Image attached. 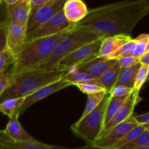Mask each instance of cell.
<instances>
[{"mask_svg": "<svg viewBox=\"0 0 149 149\" xmlns=\"http://www.w3.org/2000/svg\"><path fill=\"white\" fill-rule=\"evenodd\" d=\"M15 63V58L12 52L5 47L0 52V77L9 71V68L13 66Z\"/></svg>", "mask_w": 149, "mask_h": 149, "instance_id": "obj_27", "label": "cell"}, {"mask_svg": "<svg viewBox=\"0 0 149 149\" xmlns=\"http://www.w3.org/2000/svg\"><path fill=\"white\" fill-rule=\"evenodd\" d=\"M134 119L135 122L138 123V125H149V113L146 112L145 113H141V114L133 115Z\"/></svg>", "mask_w": 149, "mask_h": 149, "instance_id": "obj_37", "label": "cell"}, {"mask_svg": "<svg viewBox=\"0 0 149 149\" xmlns=\"http://www.w3.org/2000/svg\"><path fill=\"white\" fill-rule=\"evenodd\" d=\"M134 49H135V40L132 39L130 41L127 42L125 45L121 48H119L113 55L110 58V59L117 60L119 58H124L127 56H132L133 55Z\"/></svg>", "mask_w": 149, "mask_h": 149, "instance_id": "obj_30", "label": "cell"}, {"mask_svg": "<svg viewBox=\"0 0 149 149\" xmlns=\"http://www.w3.org/2000/svg\"><path fill=\"white\" fill-rule=\"evenodd\" d=\"M121 68L116 61L113 66L109 68L106 72L103 73L99 78L97 79V84L109 93L115 86Z\"/></svg>", "mask_w": 149, "mask_h": 149, "instance_id": "obj_19", "label": "cell"}, {"mask_svg": "<svg viewBox=\"0 0 149 149\" xmlns=\"http://www.w3.org/2000/svg\"><path fill=\"white\" fill-rule=\"evenodd\" d=\"M108 92L106 91H102L100 92V93H95V94L88 95H87V101L85 106V109H84L82 115H81V116L79 119H82L84 116H87V114H89L90 112L95 110L99 106V104L101 103L105 95Z\"/></svg>", "mask_w": 149, "mask_h": 149, "instance_id": "obj_25", "label": "cell"}, {"mask_svg": "<svg viewBox=\"0 0 149 149\" xmlns=\"http://www.w3.org/2000/svg\"><path fill=\"white\" fill-rule=\"evenodd\" d=\"M74 26L52 36L25 42L21 50L15 58V63L12 66L15 75L19 77L46 60Z\"/></svg>", "mask_w": 149, "mask_h": 149, "instance_id": "obj_2", "label": "cell"}, {"mask_svg": "<svg viewBox=\"0 0 149 149\" xmlns=\"http://www.w3.org/2000/svg\"><path fill=\"white\" fill-rule=\"evenodd\" d=\"M16 79L17 77L15 75L12 67L6 74L0 77V95L15 82Z\"/></svg>", "mask_w": 149, "mask_h": 149, "instance_id": "obj_31", "label": "cell"}, {"mask_svg": "<svg viewBox=\"0 0 149 149\" xmlns=\"http://www.w3.org/2000/svg\"><path fill=\"white\" fill-rule=\"evenodd\" d=\"M133 92V88L124 85H116L109 92L111 97H121L128 95Z\"/></svg>", "mask_w": 149, "mask_h": 149, "instance_id": "obj_33", "label": "cell"}, {"mask_svg": "<svg viewBox=\"0 0 149 149\" xmlns=\"http://www.w3.org/2000/svg\"><path fill=\"white\" fill-rule=\"evenodd\" d=\"M137 126H138V123L134 119L133 115H132L126 120L115 125L110 130L101 135L93 145L103 149H109Z\"/></svg>", "mask_w": 149, "mask_h": 149, "instance_id": "obj_9", "label": "cell"}, {"mask_svg": "<svg viewBox=\"0 0 149 149\" xmlns=\"http://www.w3.org/2000/svg\"><path fill=\"white\" fill-rule=\"evenodd\" d=\"M146 146H149V130H146L138 138L118 149H135Z\"/></svg>", "mask_w": 149, "mask_h": 149, "instance_id": "obj_29", "label": "cell"}, {"mask_svg": "<svg viewBox=\"0 0 149 149\" xmlns=\"http://www.w3.org/2000/svg\"><path fill=\"white\" fill-rule=\"evenodd\" d=\"M71 86H72L71 83L63 78L58 81L47 84V85L41 87L39 90H36L34 93L25 97L23 104L19 108L17 113L19 115L22 114L23 113H24L25 111L27 110L32 105L49 97V95L60 91V90H62L63 89L67 88V87H71Z\"/></svg>", "mask_w": 149, "mask_h": 149, "instance_id": "obj_10", "label": "cell"}, {"mask_svg": "<svg viewBox=\"0 0 149 149\" xmlns=\"http://www.w3.org/2000/svg\"><path fill=\"white\" fill-rule=\"evenodd\" d=\"M111 95H105L101 103L95 110L82 119H79L71 127L73 133L85 141L87 144L93 145L100 138L105 127V113Z\"/></svg>", "mask_w": 149, "mask_h": 149, "instance_id": "obj_5", "label": "cell"}, {"mask_svg": "<svg viewBox=\"0 0 149 149\" xmlns=\"http://www.w3.org/2000/svg\"><path fill=\"white\" fill-rule=\"evenodd\" d=\"M147 130H149V125H138V126L135 127V128L130 131L127 134L125 135L122 138H121L118 142H116L114 145L112 146L109 149H118L120 147L123 146L125 144L128 143L129 142L132 141V140L138 138L139 135L143 132H145Z\"/></svg>", "mask_w": 149, "mask_h": 149, "instance_id": "obj_23", "label": "cell"}, {"mask_svg": "<svg viewBox=\"0 0 149 149\" xmlns=\"http://www.w3.org/2000/svg\"><path fill=\"white\" fill-rule=\"evenodd\" d=\"M7 21L0 22V52L6 47V37H7Z\"/></svg>", "mask_w": 149, "mask_h": 149, "instance_id": "obj_35", "label": "cell"}, {"mask_svg": "<svg viewBox=\"0 0 149 149\" xmlns=\"http://www.w3.org/2000/svg\"><path fill=\"white\" fill-rule=\"evenodd\" d=\"M65 80L71 83L72 85L77 84H84V83H89V82H95L97 83V79H95L92 76L86 74V73L77 72L74 74H68L63 77Z\"/></svg>", "mask_w": 149, "mask_h": 149, "instance_id": "obj_26", "label": "cell"}, {"mask_svg": "<svg viewBox=\"0 0 149 149\" xmlns=\"http://www.w3.org/2000/svg\"><path fill=\"white\" fill-rule=\"evenodd\" d=\"M54 149H103L101 148H99V147L95 146L94 145H90V144H87L86 146H84L82 147H79V148H65V147H61V146H54Z\"/></svg>", "mask_w": 149, "mask_h": 149, "instance_id": "obj_38", "label": "cell"}, {"mask_svg": "<svg viewBox=\"0 0 149 149\" xmlns=\"http://www.w3.org/2000/svg\"><path fill=\"white\" fill-rule=\"evenodd\" d=\"M20 115L15 113L12 117L9 118V121L3 132L11 139L22 142H36L37 140L29 135L19 122L18 117Z\"/></svg>", "mask_w": 149, "mask_h": 149, "instance_id": "obj_17", "label": "cell"}, {"mask_svg": "<svg viewBox=\"0 0 149 149\" xmlns=\"http://www.w3.org/2000/svg\"><path fill=\"white\" fill-rule=\"evenodd\" d=\"M128 96H129V95L125 96H121V97H110L107 107H106V113H105V125L111 119L113 115L120 109V107L125 103Z\"/></svg>", "mask_w": 149, "mask_h": 149, "instance_id": "obj_22", "label": "cell"}, {"mask_svg": "<svg viewBox=\"0 0 149 149\" xmlns=\"http://www.w3.org/2000/svg\"><path fill=\"white\" fill-rule=\"evenodd\" d=\"M68 72V69H56L25 73L17 77L15 82L0 95V102L7 99L26 97L41 87L61 79Z\"/></svg>", "mask_w": 149, "mask_h": 149, "instance_id": "obj_3", "label": "cell"}, {"mask_svg": "<svg viewBox=\"0 0 149 149\" xmlns=\"http://www.w3.org/2000/svg\"><path fill=\"white\" fill-rule=\"evenodd\" d=\"M26 26L16 23H7L6 47L12 52L15 58L26 42Z\"/></svg>", "mask_w": 149, "mask_h": 149, "instance_id": "obj_11", "label": "cell"}, {"mask_svg": "<svg viewBox=\"0 0 149 149\" xmlns=\"http://www.w3.org/2000/svg\"><path fill=\"white\" fill-rule=\"evenodd\" d=\"M99 39L103 38L93 32L77 27L76 24L71 31L59 42L52 54L43 62L29 71H52L58 69L60 61L70 55L71 52L87 44Z\"/></svg>", "mask_w": 149, "mask_h": 149, "instance_id": "obj_4", "label": "cell"}, {"mask_svg": "<svg viewBox=\"0 0 149 149\" xmlns=\"http://www.w3.org/2000/svg\"><path fill=\"white\" fill-rule=\"evenodd\" d=\"M75 25L65 18L62 10L53 16L50 20L28 34L26 36V42L57 34L63 31L73 27Z\"/></svg>", "mask_w": 149, "mask_h": 149, "instance_id": "obj_7", "label": "cell"}, {"mask_svg": "<svg viewBox=\"0 0 149 149\" xmlns=\"http://www.w3.org/2000/svg\"><path fill=\"white\" fill-rule=\"evenodd\" d=\"M149 66H145V65H141L138 73L135 77V83L133 86V91L135 93L139 94L141 88L144 85L148 79Z\"/></svg>", "mask_w": 149, "mask_h": 149, "instance_id": "obj_28", "label": "cell"}, {"mask_svg": "<svg viewBox=\"0 0 149 149\" xmlns=\"http://www.w3.org/2000/svg\"><path fill=\"white\" fill-rule=\"evenodd\" d=\"M7 23L26 25L30 15V0H18L16 4L6 6Z\"/></svg>", "mask_w": 149, "mask_h": 149, "instance_id": "obj_13", "label": "cell"}, {"mask_svg": "<svg viewBox=\"0 0 149 149\" xmlns=\"http://www.w3.org/2000/svg\"><path fill=\"white\" fill-rule=\"evenodd\" d=\"M148 13V0L117 1L89 10L88 15L77 26L102 38L115 35L130 36Z\"/></svg>", "mask_w": 149, "mask_h": 149, "instance_id": "obj_1", "label": "cell"}, {"mask_svg": "<svg viewBox=\"0 0 149 149\" xmlns=\"http://www.w3.org/2000/svg\"><path fill=\"white\" fill-rule=\"evenodd\" d=\"M140 64L141 65H145V66H149V51L146 52L144 55H143L139 58Z\"/></svg>", "mask_w": 149, "mask_h": 149, "instance_id": "obj_39", "label": "cell"}, {"mask_svg": "<svg viewBox=\"0 0 149 149\" xmlns=\"http://www.w3.org/2000/svg\"><path fill=\"white\" fill-rule=\"evenodd\" d=\"M63 12L68 21L77 24L88 15L89 9L81 0H65Z\"/></svg>", "mask_w": 149, "mask_h": 149, "instance_id": "obj_14", "label": "cell"}, {"mask_svg": "<svg viewBox=\"0 0 149 149\" xmlns=\"http://www.w3.org/2000/svg\"><path fill=\"white\" fill-rule=\"evenodd\" d=\"M65 1V0H49L45 5L31 15L26 26V36L62 10Z\"/></svg>", "mask_w": 149, "mask_h": 149, "instance_id": "obj_8", "label": "cell"}, {"mask_svg": "<svg viewBox=\"0 0 149 149\" xmlns=\"http://www.w3.org/2000/svg\"><path fill=\"white\" fill-rule=\"evenodd\" d=\"M142 100V98L140 97L139 94L132 92L131 94L129 95L125 101L120 109L117 111L116 113L113 115V117L111 118L110 121L105 125L103 130L102 132L101 135L107 132L108 131L110 130L111 128H113L115 125H118V124L121 123V122H124L127 119L130 117V116L133 115L134 109H135V106Z\"/></svg>", "mask_w": 149, "mask_h": 149, "instance_id": "obj_12", "label": "cell"}, {"mask_svg": "<svg viewBox=\"0 0 149 149\" xmlns=\"http://www.w3.org/2000/svg\"><path fill=\"white\" fill-rule=\"evenodd\" d=\"M132 39L131 36L115 35L102 39L97 58L110 59L111 57L124 45Z\"/></svg>", "mask_w": 149, "mask_h": 149, "instance_id": "obj_16", "label": "cell"}, {"mask_svg": "<svg viewBox=\"0 0 149 149\" xmlns=\"http://www.w3.org/2000/svg\"><path fill=\"white\" fill-rule=\"evenodd\" d=\"M141 65V64L139 63L130 68H121L115 86L124 85L130 88H133L136 74Z\"/></svg>", "mask_w": 149, "mask_h": 149, "instance_id": "obj_20", "label": "cell"}, {"mask_svg": "<svg viewBox=\"0 0 149 149\" xmlns=\"http://www.w3.org/2000/svg\"><path fill=\"white\" fill-rule=\"evenodd\" d=\"M116 60L96 58L85 63L77 66V71L86 73L95 79H97L116 63Z\"/></svg>", "mask_w": 149, "mask_h": 149, "instance_id": "obj_15", "label": "cell"}, {"mask_svg": "<svg viewBox=\"0 0 149 149\" xmlns=\"http://www.w3.org/2000/svg\"><path fill=\"white\" fill-rule=\"evenodd\" d=\"M135 40V49L132 56L139 59L143 55L149 51V34L144 33L137 36Z\"/></svg>", "mask_w": 149, "mask_h": 149, "instance_id": "obj_24", "label": "cell"}, {"mask_svg": "<svg viewBox=\"0 0 149 149\" xmlns=\"http://www.w3.org/2000/svg\"><path fill=\"white\" fill-rule=\"evenodd\" d=\"M48 1L49 0H30V15L45 5Z\"/></svg>", "mask_w": 149, "mask_h": 149, "instance_id": "obj_36", "label": "cell"}, {"mask_svg": "<svg viewBox=\"0 0 149 149\" xmlns=\"http://www.w3.org/2000/svg\"><path fill=\"white\" fill-rule=\"evenodd\" d=\"M24 98H11L0 102V113L6 115L9 118L12 117L15 113H17L19 108L23 104Z\"/></svg>", "mask_w": 149, "mask_h": 149, "instance_id": "obj_21", "label": "cell"}, {"mask_svg": "<svg viewBox=\"0 0 149 149\" xmlns=\"http://www.w3.org/2000/svg\"><path fill=\"white\" fill-rule=\"evenodd\" d=\"M74 86L77 87L80 91L84 94L88 95L95 94V93H100L102 91H106L102 87H100L99 84L95 82H89L84 83V84H74ZM107 92V91H106Z\"/></svg>", "mask_w": 149, "mask_h": 149, "instance_id": "obj_32", "label": "cell"}, {"mask_svg": "<svg viewBox=\"0 0 149 149\" xmlns=\"http://www.w3.org/2000/svg\"><path fill=\"white\" fill-rule=\"evenodd\" d=\"M0 149H12V148H8V147L5 146L3 145V144L0 143Z\"/></svg>", "mask_w": 149, "mask_h": 149, "instance_id": "obj_40", "label": "cell"}, {"mask_svg": "<svg viewBox=\"0 0 149 149\" xmlns=\"http://www.w3.org/2000/svg\"><path fill=\"white\" fill-rule=\"evenodd\" d=\"M135 149H149V146H146L140 147V148H137Z\"/></svg>", "mask_w": 149, "mask_h": 149, "instance_id": "obj_41", "label": "cell"}, {"mask_svg": "<svg viewBox=\"0 0 149 149\" xmlns=\"http://www.w3.org/2000/svg\"><path fill=\"white\" fill-rule=\"evenodd\" d=\"M102 39L87 44L71 52L60 61L58 69L66 70L72 66H79L97 58Z\"/></svg>", "mask_w": 149, "mask_h": 149, "instance_id": "obj_6", "label": "cell"}, {"mask_svg": "<svg viewBox=\"0 0 149 149\" xmlns=\"http://www.w3.org/2000/svg\"><path fill=\"white\" fill-rule=\"evenodd\" d=\"M0 143L12 149H54V146L39 142L16 141L7 136L3 130H0Z\"/></svg>", "mask_w": 149, "mask_h": 149, "instance_id": "obj_18", "label": "cell"}, {"mask_svg": "<svg viewBox=\"0 0 149 149\" xmlns=\"http://www.w3.org/2000/svg\"><path fill=\"white\" fill-rule=\"evenodd\" d=\"M121 68H127L140 63L139 59L133 56H127L116 60Z\"/></svg>", "mask_w": 149, "mask_h": 149, "instance_id": "obj_34", "label": "cell"}]
</instances>
